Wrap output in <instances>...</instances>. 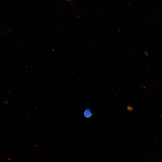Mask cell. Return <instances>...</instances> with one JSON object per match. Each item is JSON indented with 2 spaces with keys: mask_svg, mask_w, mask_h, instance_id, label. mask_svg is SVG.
Masks as SVG:
<instances>
[{
  "mask_svg": "<svg viewBox=\"0 0 162 162\" xmlns=\"http://www.w3.org/2000/svg\"><path fill=\"white\" fill-rule=\"evenodd\" d=\"M83 115L86 118H90L92 116V113L91 110L89 109H86L83 112Z\"/></svg>",
  "mask_w": 162,
  "mask_h": 162,
  "instance_id": "6da1fadb",
  "label": "cell"
},
{
  "mask_svg": "<svg viewBox=\"0 0 162 162\" xmlns=\"http://www.w3.org/2000/svg\"><path fill=\"white\" fill-rule=\"evenodd\" d=\"M151 162H153V161H151Z\"/></svg>",
  "mask_w": 162,
  "mask_h": 162,
  "instance_id": "7a4b0ae2",
  "label": "cell"
},
{
  "mask_svg": "<svg viewBox=\"0 0 162 162\" xmlns=\"http://www.w3.org/2000/svg\"><path fill=\"white\" fill-rule=\"evenodd\" d=\"M67 0L68 1L69 0Z\"/></svg>",
  "mask_w": 162,
  "mask_h": 162,
  "instance_id": "3957f363",
  "label": "cell"
}]
</instances>
